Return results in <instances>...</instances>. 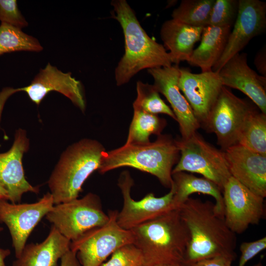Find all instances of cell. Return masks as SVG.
Here are the masks:
<instances>
[{"label":"cell","mask_w":266,"mask_h":266,"mask_svg":"<svg viewBox=\"0 0 266 266\" xmlns=\"http://www.w3.org/2000/svg\"><path fill=\"white\" fill-rule=\"evenodd\" d=\"M118 185L123 196V205L121 210L118 212L117 222L125 230H131L167 211L175 209L173 205L175 191L173 184L169 192L164 196L156 197L151 193L139 200H135L131 197L133 180L128 171L121 173Z\"/></svg>","instance_id":"obj_11"},{"label":"cell","mask_w":266,"mask_h":266,"mask_svg":"<svg viewBox=\"0 0 266 266\" xmlns=\"http://www.w3.org/2000/svg\"><path fill=\"white\" fill-rule=\"evenodd\" d=\"M253 266H263V265L261 263V262H259V263L256 264Z\"/></svg>","instance_id":"obj_38"},{"label":"cell","mask_w":266,"mask_h":266,"mask_svg":"<svg viewBox=\"0 0 266 266\" xmlns=\"http://www.w3.org/2000/svg\"><path fill=\"white\" fill-rule=\"evenodd\" d=\"M235 258L231 255H219L199 261L190 266H232Z\"/></svg>","instance_id":"obj_33"},{"label":"cell","mask_w":266,"mask_h":266,"mask_svg":"<svg viewBox=\"0 0 266 266\" xmlns=\"http://www.w3.org/2000/svg\"><path fill=\"white\" fill-rule=\"evenodd\" d=\"M172 179L175 191L173 205L175 209H178L191 194L199 193L214 198L215 213L224 218L222 192L215 183L204 177H198L183 171L172 173Z\"/></svg>","instance_id":"obj_23"},{"label":"cell","mask_w":266,"mask_h":266,"mask_svg":"<svg viewBox=\"0 0 266 266\" xmlns=\"http://www.w3.org/2000/svg\"><path fill=\"white\" fill-rule=\"evenodd\" d=\"M180 157L172 174L190 172L201 174L223 191L231 176L224 153L195 133L186 139L176 140Z\"/></svg>","instance_id":"obj_7"},{"label":"cell","mask_w":266,"mask_h":266,"mask_svg":"<svg viewBox=\"0 0 266 266\" xmlns=\"http://www.w3.org/2000/svg\"><path fill=\"white\" fill-rule=\"evenodd\" d=\"M266 248V237L251 242H244L240 245L241 256L238 266H244L249 260Z\"/></svg>","instance_id":"obj_32"},{"label":"cell","mask_w":266,"mask_h":266,"mask_svg":"<svg viewBox=\"0 0 266 266\" xmlns=\"http://www.w3.org/2000/svg\"><path fill=\"white\" fill-rule=\"evenodd\" d=\"M231 176L254 193L266 197V156L236 144L224 150Z\"/></svg>","instance_id":"obj_19"},{"label":"cell","mask_w":266,"mask_h":266,"mask_svg":"<svg viewBox=\"0 0 266 266\" xmlns=\"http://www.w3.org/2000/svg\"><path fill=\"white\" fill-rule=\"evenodd\" d=\"M232 28L205 26L200 44L194 49L187 62L191 66L200 67L201 72L212 70L223 53Z\"/></svg>","instance_id":"obj_22"},{"label":"cell","mask_w":266,"mask_h":266,"mask_svg":"<svg viewBox=\"0 0 266 266\" xmlns=\"http://www.w3.org/2000/svg\"><path fill=\"white\" fill-rule=\"evenodd\" d=\"M136 92L133 108L155 115L166 114L176 121L173 111L161 99L154 85L138 81L136 83Z\"/></svg>","instance_id":"obj_28"},{"label":"cell","mask_w":266,"mask_h":266,"mask_svg":"<svg viewBox=\"0 0 266 266\" xmlns=\"http://www.w3.org/2000/svg\"><path fill=\"white\" fill-rule=\"evenodd\" d=\"M178 87L200 126L204 127L224 87L218 73H194L180 68Z\"/></svg>","instance_id":"obj_15"},{"label":"cell","mask_w":266,"mask_h":266,"mask_svg":"<svg viewBox=\"0 0 266 266\" xmlns=\"http://www.w3.org/2000/svg\"><path fill=\"white\" fill-rule=\"evenodd\" d=\"M20 91L26 92L37 105L49 93L58 92L68 98L83 112L85 110L86 103L81 82L72 77L71 72L64 73L48 63L44 68L40 70L28 86L17 89L6 88L0 93V121L7 99Z\"/></svg>","instance_id":"obj_9"},{"label":"cell","mask_w":266,"mask_h":266,"mask_svg":"<svg viewBox=\"0 0 266 266\" xmlns=\"http://www.w3.org/2000/svg\"><path fill=\"white\" fill-rule=\"evenodd\" d=\"M254 63L261 75L266 77V49L265 46L257 53Z\"/></svg>","instance_id":"obj_34"},{"label":"cell","mask_w":266,"mask_h":266,"mask_svg":"<svg viewBox=\"0 0 266 266\" xmlns=\"http://www.w3.org/2000/svg\"><path fill=\"white\" fill-rule=\"evenodd\" d=\"M43 49L38 40L21 29L1 23L0 56L17 51L40 52Z\"/></svg>","instance_id":"obj_26"},{"label":"cell","mask_w":266,"mask_h":266,"mask_svg":"<svg viewBox=\"0 0 266 266\" xmlns=\"http://www.w3.org/2000/svg\"><path fill=\"white\" fill-rule=\"evenodd\" d=\"M254 109L224 86L204 126L214 133L222 149L236 145L244 124Z\"/></svg>","instance_id":"obj_10"},{"label":"cell","mask_w":266,"mask_h":266,"mask_svg":"<svg viewBox=\"0 0 266 266\" xmlns=\"http://www.w3.org/2000/svg\"><path fill=\"white\" fill-rule=\"evenodd\" d=\"M111 4L112 17L120 23L125 39V53L115 71L117 86L127 83L142 69L172 65L168 52L147 34L126 0H114Z\"/></svg>","instance_id":"obj_2"},{"label":"cell","mask_w":266,"mask_h":266,"mask_svg":"<svg viewBox=\"0 0 266 266\" xmlns=\"http://www.w3.org/2000/svg\"><path fill=\"white\" fill-rule=\"evenodd\" d=\"M224 219L235 234L245 232L250 225L258 224L264 217V198L254 193L231 176L222 191Z\"/></svg>","instance_id":"obj_12"},{"label":"cell","mask_w":266,"mask_h":266,"mask_svg":"<svg viewBox=\"0 0 266 266\" xmlns=\"http://www.w3.org/2000/svg\"><path fill=\"white\" fill-rule=\"evenodd\" d=\"M204 27L188 25L173 19L162 25L160 35L165 49L169 50L172 64L187 62L195 44L200 39Z\"/></svg>","instance_id":"obj_20"},{"label":"cell","mask_w":266,"mask_h":266,"mask_svg":"<svg viewBox=\"0 0 266 266\" xmlns=\"http://www.w3.org/2000/svg\"><path fill=\"white\" fill-rule=\"evenodd\" d=\"M215 0H182L172 11V19L195 27L207 26Z\"/></svg>","instance_id":"obj_27"},{"label":"cell","mask_w":266,"mask_h":266,"mask_svg":"<svg viewBox=\"0 0 266 266\" xmlns=\"http://www.w3.org/2000/svg\"><path fill=\"white\" fill-rule=\"evenodd\" d=\"M166 125L165 120L157 115L133 108V115L125 144H141L150 141L152 134L158 136Z\"/></svg>","instance_id":"obj_24"},{"label":"cell","mask_w":266,"mask_h":266,"mask_svg":"<svg viewBox=\"0 0 266 266\" xmlns=\"http://www.w3.org/2000/svg\"><path fill=\"white\" fill-rule=\"evenodd\" d=\"M237 144L266 156V114L253 109L247 117Z\"/></svg>","instance_id":"obj_25"},{"label":"cell","mask_w":266,"mask_h":266,"mask_svg":"<svg viewBox=\"0 0 266 266\" xmlns=\"http://www.w3.org/2000/svg\"><path fill=\"white\" fill-rule=\"evenodd\" d=\"M70 243L52 226L42 242L25 245L13 266H57L58 261L70 250Z\"/></svg>","instance_id":"obj_21"},{"label":"cell","mask_w":266,"mask_h":266,"mask_svg":"<svg viewBox=\"0 0 266 266\" xmlns=\"http://www.w3.org/2000/svg\"><path fill=\"white\" fill-rule=\"evenodd\" d=\"M266 3L259 0H238L236 20L221 56L212 70L218 72L233 56L240 53L249 42L266 30Z\"/></svg>","instance_id":"obj_14"},{"label":"cell","mask_w":266,"mask_h":266,"mask_svg":"<svg viewBox=\"0 0 266 266\" xmlns=\"http://www.w3.org/2000/svg\"><path fill=\"white\" fill-rule=\"evenodd\" d=\"M238 10V0H215L207 26L232 27Z\"/></svg>","instance_id":"obj_29"},{"label":"cell","mask_w":266,"mask_h":266,"mask_svg":"<svg viewBox=\"0 0 266 266\" xmlns=\"http://www.w3.org/2000/svg\"><path fill=\"white\" fill-rule=\"evenodd\" d=\"M118 212L109 211L105 224L86 232L71 242L70 249L76 253L81 266H100L117 249L134 243L132 232L118 225Z\"/></svg>","instance_id":"obj_8"},{"label":"cell","mask_w":266,"mask_h":266,"mask_svg":"<svg viewBox=\"0 0 266 266\" xmlns=\"http://www.w3.org/2000/svg\"><path fill=\"white\" fill-rule=\"evenodd\" d=\"M45 216L71 242L86 232L103 225L109 218L102 209L99 197L92 193L81 199L54 204Z\"/></svg>","instance_id":"obj_6"},{"label":"cell","mask_w":266,"mask_h":266,"mask_svg":"<svg viewBox=\"0 0 266 266\" xmlns=\"http://www.w3.org/2000/svg\"><path fill=\"white\" fill-rule=\"evenodd\" d=\"M105 152L100 142L88 138L66 148L48 181L54 204L78 198L85 181L100 168Z\"/></svg>","instance_id":"obj_5"},{"label":"cell","mask_w":266,"mask_h":266,"mask_svg":"<svg viewBox=\"0 0 266 266\" xmlns=\"http://www.w3.org/2000/svg\"><path fill=\"white\" fill-rule=\"evenodd\" d=\"M60 266H81L76 253L69 250L60 259Z\"/></svg>","instance_id":"obj_35"},{"label":"cell","mask_w":266,"mask_h":266,"mask_svg":"<svg viewBox=\"0 0 266 266\" xmlns=\"http://www.w3.org/2000/svg\"><path fill=\"white\" fill-rule=\"evenodd\" d=\"M0 21L20 29L28 25L16 0H0Z\"/></svg>","instance_id":"obj_31"},{"label":"cell","mask_w":266,"mask_h":266,"mask_svg":"<svg viewBox=\"0 0 266 266\" xmlns=\"http://www.w3.org/2000/svg\"><path fill=\"white\" fill-rule=\"evenodd\" d=\"M180 154L176 140L160 135L154 142L141 144H124L105 152L99 171L104 173L123 166H129L156 176L161 183L170 188L172 167Z\"/></svg>","instance_id":"obj_4"},{"label":"cell","mask_w":266,"mask_h":266,"mask_svg":"<svg viewBox=\"0 0 266 266\" xmlns=\"http://www.w3.org/2000/svg\"><path fill=\"white\" fill-rule=\"evenodd\" d=\"M54 205L50 193L32 203H10L0 199V222L5 224L10 233L15 256L18 258L28 237Z\"/></svg>","instance_id":"obj_13"},{"label":"cell","mask_w":266,"mask_h":266,"mask_svg":"<svg viewBox=\"0 0 266 266\" xmlns=\"http://www.w3.org/2000/svg\"><path fill=\"white\" fill-rule=\"evenodd\" d=\"M3 230V228L0 227V232ZM11 253L9 249H4L0 247V266H6L4 260Z\"/></svg>","instance_id":"obj_36"},{"label":"cell","mask_w":266,"mask_h":266,"mask_svg":"<svg viewBox=\"0 0 266 266\" xmlns=\"http://www.w3.org/2000/svg\"><path fill=\"white\" fill-rule=\"evenodd\" d=\"M185 266L159 265V266Z\"/></svg>","instance_id":"obj_39"},{"label":"cell","mask_w":266,"mask_h":266,"mask_svg":"<svg viewBox=\"0 0 266 266\" xmlns=\"http://www.w3.org/2000/svg\"><path fill=\"white\" fill-rule=\"evenodd\" d=\"M30 146L26 131L16 130L12 146L7 152L0 153V185L8 194L11 203H19L23 195L27 192L37 194L39 187H34L26 180L22 158Z\"/></svg>","instance_id":"obj_17"},{"label":"cell","mask_w":266,"mask_h":266,"mask_svg":"<svg viewBox=\"0 0 266 266\" xmlns=\"http://www.w3.org/2000/svg\"><path fill=\"white\" fill-rule=\"evenodd\" d=\"M154 80V85L170 103L178 123L182 139L197 132L200 125L178 87L180 68L178 65L148 69Z\"/></svg>","instance_id":"obj_16"},{"label":"cell","mask_w":266,"mask_h":266,"mask_svg":"<svg viewBox=\"0 0 266 266\" xmlns=\"http://www.w3.org/2000/svg\"><path fill=\"white\" fill-rule=\"evenodd\" d=\"M0 199L8 200V194L7 191L0 185Z\"/></svg>","instance_id":"obj_37"},{"label":"cell","mask_w":266,"mask_h":266,"mask_svg":"<svg viewBox=\"0 0 266 266\" xmlns=\"http://www.w3.org/2000/svg\"><path fill=\"white\" fill-rule=\"evenodd\" d=\"M178 209L190 233L184 258L186 266L219 255L236 257L235 234L215 213L214 203L189 197Z\"/></svg>","instance_id":"obj_1"},{"label":"cell","mask_w":266,"mask_h":266,"mask_svg":"<svg viewBox=\"0 0 266 266\" xmlns=\"http://www.w3.org/2000/svg\"><path fill=\"white\" fill-rule=\"evenodd\" d=\"M140 250L133 243L125 245L117 249L109 260L100 266H144Z\"/></svg>","instance_id":"obj_30"},{"label":"cell","mask_w":266,"mask_h":266,"mask_svg":"<svg viewBox=\"0 0 266 266\" xmlns=\"http://www.w3.org/2000/svg\"><path fill=\"white\" fill-rule=\"evenodd\" d=\"M134 244L141 251L144 266H185L189 230L178 209H173L131 230Z\"/></svg>","instance_id":"obj_3"},{"label":"cell","mask_w":266,"mask_h":266,"mask_svg":"<svg viewBox=\"0 0 266 266\" xmlns=\"http://www.w3.org/2000/svg\"><path fill=\"white\" fill-rule=\"evenodd\" d=\"M217 73L224 86L241 91L266 114V77L248 66L246 53L233 56Z\"/></svg>","instance_id":"obj_18"}]
</instances>
